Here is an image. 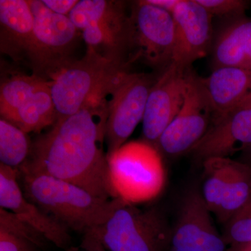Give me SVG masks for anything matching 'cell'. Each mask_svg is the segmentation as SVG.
<instances>
[{"label":"cell","instance_id":"cell-27","mask_svg":"<svg viewBox=\"0 0 251 251\" xmlns=\"http://www.w3.org/2000/svg\"><path fill=\"white\" fill-rule=\"evenodd\" d=\"M0 251H41L26 238L0 229Z\"/></svg>","mask_w":251,"mask_h":251},{"label":"cell","instance_id":"cell-15","mask_svg":"<svg viewBox=\"0 0 251 251\" xmlns=\"http://www.w3.org/2000/svg\"><path fill=\"white\" fill-rule=\"evenodd\" d=\"M251 146V108L234 109L211 120L209 129L189 154L202 164L211 158H229Z\"/></svg>","mask_w":251,"mask_h":251},{"label":"cell","instance_id":"cell-12","mask_svg":"<svg viewBox=\"0 0 251 251\" xmlns=\"http://www.w3.org/2000/svg\"><path fill=\"white\" fill-rule=\"evenodd\" d=\"M190 68L172 63L153 84L143 120L144 140L157 145L162 133L184 104Z\"/></svg>","mask_w":251,"mask_h":251},{"label":"cell","instance_id":"cell-6","mask_svg":"<svg viewBox=\"0 0 251 251\" xmlns=\"http://www.w3.org/2000/svg\"><path fill=\"white\" fill-rule=\"evenodd\" d=\"M127 67L87 48L85 57L63 64L49 75L57 119L71 116L81 110L117 69Z\"/></svg>","mask_w":251,"mask_h":251},{"label":"cell","instance_id":"cell-5","mask_svg":"<svg viewBox=\"0 0 251 251\" xmlns=\"http://www.w3.org/2000/svg\"><path fill=\"white\" fill-rule=\"evenodd\" d=\"M125 3L105 0H81L69 14L75 27L82 30L87 48L122 64L130 51V15Z\"/></svg>","mask_w":251,"mask_h":251},{"label":"cell","instance_id":"cell-18","mask_svg":"<svg viewBox=\"0 0 251 251\" xmlns=\"http://www.w3.org/2000/svg\"><path fill=\"white\" fill-rule=\"evenodd\" d=\"M214 69L240 68L251 72V18L231 19L213 41Z\"/></svg>","mask_w":251,"mask_h":251},{"label":"cell","instance_id":"cell-7","mask_svg":"<svg viewBox=\"0 0 251 251\" xmlns=\"http://www.w3.org/2000/svg\"><path fill=\"white\" fill-rule=\"evenodd\" d=\"M156 80L149 74L130 72L127 67L112 75L105 129L107 156L125 145L143 122L149 94Z\"/></svg>","mask_w":251,"mask_h":251},{"label":"cell","instance_id":"cell-25","mask_svg":"<svg viewBox=\"0 0 251 251\" xmlns=\"http://www.w3.org/2000/svg\"><path fill=\"white\" fill-rule=\"evenodd\" d=\"M0 229L21 236L34 243L41 251L50 243L37 229L20 219L11 211L0 207Z\"/></svg>","mask_w":251,"mask_h":251},{"label":"cell","instance_id":"cell-10","mask_svg":"<svg viewBox=\"0 0 251 251\" xmlns=\"http://www.w3.org/2000/svg\"><path fill=\"white\" fill-rule=\"evenodd\" d=\"M34 17V45L29 61L36 71L49 75L71 60L79 29L69 16L55 14L42 0L29 1Z\"/></svg>","mask_w":251,"mask_h":251},{"label":"cell","instance_id":"cell-31","mask_svg":"<svg viewBox=\"0 0 251 251\" xmlns=\"http://www.w3.org/2000/svg\"><path fill=\"white\" fill-rule=\"evenodd\" d=\"M239 161L251 167V146L244 149L241 152V160Z\"/></svg>","mask_w":251,"mask_h":251},{"label":"cell","instance_id":"cell-21","mask_svg":"<svg viewBox=\"0 0 251 251\" xmlns=\"http://www.w3.org/2000/svg\"><path fill=\"white\" fill-rule=\"evenodd\" d=\"M37 75L18 74L2 81L0 87V114L9 122L18 109L38 89L47 82Z\"/></svg>","mask_w":251,"mask_h":251},{"label":"cell","instance_id":"cell-24","mask_svg":"<svg viewBox=\"0 0 251 251\" xmlns=\"http://www.w3.org/2000/svg\"><path fill=\"white\" fill-rule=\"evenodd\" d=\"M224 226L222 236L227 247L251 243V198Z\"/></svg>","mask_w":251,"mask_h":251},{"label":"cell","instance_id":"cell-14","mask_svg":"<svg viewBox=\"0 0 251 251\" xmlns=\"http://www.w3.org/2000/svg\"><path fill=\"white\" fill-rule=\"evenodd\" d=\"M0 206L37 229L50 243L67 251L72 246L69 229L27 199L18 179V170L0 163Z\"/></svg>","mask_w":251,"mask_h":251},{"label":"cell","instance_id":"cell-33","mask_svg":"<svg viewBox=\"0 0 251 251\" xmlns=\"http://www.w3.org/2000/svg\"><path fill=\"white\" fill-rule=\"evenodd\" d=\"M251 108V91L242 99L237 108Z\"/></svg>","mask_w":251,"mask_h":251},{"label":"cell","instance_id":"cell-20","mask_svg":"<svg viewBox=\"0 0 251 251\" xmlns=\"http://www.w3.org/2000/svg\"><path fill=\"white\" fill-rule=\"evenodd\" d=\"M251 198V167L232 159L222 202L216 217L222 224L245 205Z\"/></svg>","mask_w":251,"mask_h":251},{"label":"cell","instance_id":"cell-4","mask_svg":"<svg viewBox=\"0 0 251 251\" xmlns=\"http://www.w3.org/2000/svg\"><path fill=\"white\" fill-rule=\"evenodd\" d=\"M171 228L159 206L140 207L125 201L90 232L108 251H168Z\"/></svg>","mask_w":251,"mask_h":251},{"label":"cell","instance_id":"cell-2","mask_svg":"<svg viewBox=\"0 0 251 251\" xmlns=\"http://www.w3.org/2000/svg\"><path fill=\"white\" fill-rule=\"evenodd\" d=\"M18 171L25 196L69 230L85 235L103 224L124 200L95 197L77 185L41 173Z\"/></svg>","mask_w":251,"mask_h":251},{"label":"cell","instance_id":"cell-17","mask_svg":"<svg viewBox=\"0 0 251 251\" xmlns=\"http://www.w3.org/2000/svg\"><path fill=\"white\" fill-rule=\"evenodd\" d=\"M201 81L212 108V120L237 108L251 91V72L240 68H216Z\"/></svg>","mask_w":251,"mask_h":251},{"label":"cell","instance_id":"cell-13","mask_svg":"<svg viewBox=\"0 0 251 251\" xmlns=\"http://www.w3.org/2000/svg\"><path fill=\"white\" fill-rule=\"evenodd\" d=\"M175 46L172 63L191 68L212 48V16L196 0H181L173 11Z\"/></svg>","mask_w":251,"mask_h":251},{"label":"cell","instance_id":"cell-1","mask_svg":"<svg viewBox=\"0 0 251 251\" xmlns=\"http://www.w3.org/2000/svg\"><path fill=\"white\" fill-rule=\"evenodd\" d=\"M109 99L110 77L83 108L57 120L31 143L29 158L18 170L72 183L101 199L117 198L103 148Z\"/></svg>","mask_w":251,"mask_h":251},{"label":"cell","instance_id":"cell-19","mask_svg":"<svg viewBox=\"0 0 251 251\" xmlns=\"http://www.w3.org/2000/svg\"><path fill=\"white\" fill-rule=\"evenodd\" d=\"M57 115L49 80L41 86L18 109L10 123L25 133H40L57 121Z\"/></svg>","mask_w":251,"mask_h":251},{"label":"cell","instance_id":"cell-32","mask_svg":"<svg viewBox=\"0 0 251 251\" xmlns=\"http://www.w3.org/2000/svg\"><path fill=\"white\" fill-rule=\"evenodd\" d=\"M227 251H251V243L229 246Z\"/></svg>","mask_w":251,"mask_h":251},{"label":"cell","instance_id":"cell-29","mask_svg":"<svg viewBox=\"0 0 251 251\" xmlns=\"http://www.w3.org/2000/svg\"><path fill=\"white\" fill-rule=\"evenodd\" d=\"M65 251H108L100 240L92 232L85 234L82 237L80 247H72Z\"/></svg>","mask_w":251,"mask_h":251},{"label":"cell","instance_id":"cell-26","mask_svg":"<svg viewBox=\"0 0 251 251\" xmlns=\"http://www.w3.org/2000/svg\"><path fill=\"white\" fill-rule=\"evenodd\" d=\"M211 16L229 18L242 17L249 2L243 0H196Z\"/></svg>","mask_w":251,"mask_h":251},{"label":"cell","instance_id":"cell-30","mask_svg":"<svg viewBox=\"0 0 251 251\" xmlns=\"http://www.w3.org/2000/svg\"><path fill=\"white\" fill-rule=\"evenodd\" d=\"M150 4L154 5L157 7L168 11L173 14V11L179 5L181 0H147Z\"/></svg>","mask_w":251,"mask_h":251},{"label":"cell","instance_id":"cell-28","mask_svg":"<svg viewBox=\"0 0 251 251\" xmlns=\"http://www.w3.org/2000/svg\"><path fill=\"white\" fill-rule=\"evenodd\" d=\"M44 4L55 14L69 16L76 6L77 0H42Z\"/></svg>","mask_w":251,"mask_h":251},{"label":"cell","instance_id":"cell-11","mask_svg":"<svg viewBox=\"0 0 251 251\" xmlns=\"http://www.w3.org/2000/svg\"><path fill=\"white\" fill-rule=\"evenodd\" d=\"M227 248L214 226L201 190L190 188L180 201L168 251H227Z\"/></svg>","mask_w":251,"mask_h":251},{"label":"cell","instance_id":"cell-16","mask_svg":"<svg viewBox=\"0 0 251 251\" xmlns=\"http://www.w3.org/2000/svg\"><path fill=\"white\" fill-rule=\"evenodd\" d=\"M34 39V17L29 1L1 0V52L15 61L25 58L29 60Z\"/></svg>","mask_w":251,"mask_h":251},{"label":"cell","instance_id":"cell-8","mask_svg":"<svg viewBox=\"0 0 251 251\" xmlns=\"http://www.w3.org/2000/svg\"><path fill=\"white\" fill-rule=\"evenodd\" d=\"M212 117V108L201 77L190 68L184 104L162 133L157 148L171 158L189 153L209 129Z\"/></svg>","mask_w":251,"mask_h":251},{"label":"cell","instance_id":"cell-23","mask_svg":"<svg viewBox=\"0 0 251 251\" xmlns=\"http://www.w3.org/2000/svg\"><path fill=\"white\" fill-rule=\"evenodd\" d=\"M31 143L27 133L6 121L0 120V162L4 166L18 170L30 155Z\"/></svg>","mask_w":251,"mask_h":251},{"label":"cell","instance_id":"cell-22","mask_svg":"<svg viewBox=\"0 0 251 251\" xmlns=\"http://www.w3.org/2000/svg\"><path fill=\"white\" fill-rule=\"evenodd\" d=\"M230 158H211L203 161L201 193L211 214L216 215L221 206L228 178Z\"/></svg>","mask_w":251,"mask_h":251},{"label":"cell","instance_id":"cell-3","mask_svg":"<svg viewBox=\"0 0 251 251\" xmlns=\"http://www.w3.org/2000/svg\"><path fill=\"white\" fill-rule=\"evenodd\" d=\"M163 155L146 140L126 143L108 156L110 181L116 198L140 204L158 198L166 187Z\"/></svg>","mask_w":251,"mask_h":251},{"label":"cell","instance_id":"cell-9","mask_svg":"<svg viewBox=\"0 0 251 251\" xmlns=\"http://www.w3.org/2000/svg\"><path fill=\"white\" fill-rule=\"evenodd\" d=\"M130 51L133 59H143L149 65L166 69L173 60L175 26L173 14L150 4L135 3L130 14Z\"/></svg>","mask_w":251,"mask_h":251}]
</instances>
